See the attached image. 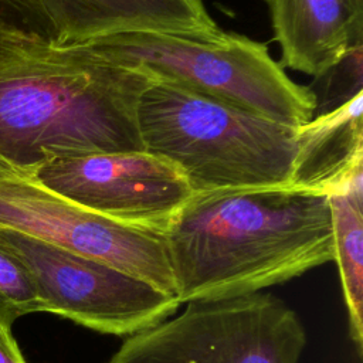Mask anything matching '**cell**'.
<instances>
[{"instance_id": "obj_1", "label": "cell", "mask_w": 363, "mask_h": 363, "mask_svg": "<svg viewBox=\"0 0 363 363\" xmlns=\"http://www.w3.org/2000/svg\"><path fill=\"white\" fill-rule=\"evenodd\" d=\"M156 79L89 44L61 45L0 21V156L40 167L65 156L145 150L138 105Z\"/></svg>"}, {"instance_id": "obj_2", "label": "cell", "mask_w": 363, "mask_h": 363, "mask_svg": "<svg viewBox=\"0 0 363 363\" xmlns=\"http://www.w3.org/2000/svg\"><path fill=\"white\" fill-rule=\"evenodd\" d=\"M163 235L180 303L261 292L335 257L328 194L292 186L193 193Z\"/></svg>"}, {"instance_id": "obj_3", "label": "cell", "mask_w": 363, "mask_h": 363, "mask_svg": "<svg viewBox=\"0 0 363 363\" xmlns=\"http://www.w3.org/2000/svg\"><path fill=\"white\" fill-rule=\"evenodd\" d=\"M138 128L145 150L173 162L194 193L291 186L298 128L164 78L142 94Z\"/></svg>"}, {"instance_id": "obj_4", "label": "cell", "mask_w": 363, "mask_h": 363, "mask_svg": "<svg viewBox=\"0 0 363 363\" xmlns=\"http://www.w3.org/2000/svg\"><path fill=\"white\" fill-rule=\"evenodd\" d=\"M126 64L142 65L200 94L299 128L318 108L315 92L294 82L267 44L235 33L196 40L162 33H125L89 43Z\"/></svg>"}, {"instance_id": "obj_5", "label": "cell", "mask_w": 363, "mask_h": 363, "mask_svg": "<svg viewBox=\"0 0 363 363\" xmlns=\"http://www.w3.org/2000/svg\"><path fill=\"white\" fill-rule=\"evenodd\" d=\"M306 330L264 292L186 302L180 315L130 335L108 363H298Z\"/></svg>"}, {"instance_id": "obj_6", "label": "cell", "mask_w": 363, "mask_h": 363, "mask_svg": "<svg viewBox=\"0 0 363 363\" xmlns=\"http://www.w3.org/2000/svg\"><path fill=\"white\" fill-rule=\"evenodd\" d=\"M0 250L27 272L43 312L88 329L130 336L170 318L176 295L105 261L0 227Z\"/></svg>"}, {"instance_id": "obj_7", "label": "cell", "mask_w": 363, "mask_h": 363, "mask_svg": "<svg viewBox=\"0 0 363 363\" xmlns=\"http://www.w3.org/2000/svg\"><path fill=\"white\" fill-rule=\"evenodd\" d=\"M37 169L0 156V227L105 261L176 295L162 233L119 224L57 194Z\"/></svg>"}, {"instance_id": "obj_8", "label": "cell", "mask_w": 363, "mask_h": 363, "mask_svg": "<svg viewBox=\"0 0 363 363\" xmlns=\"http://www.w3.org/2000/svg\"><path fill=\"white\" fill-rule=\"evenodd\" d=\"M37 176L102 217L162 234L194 193L173 162L146 150L58 157L41 164Z\"/></svg>"}, {"instance_id": "obj_9", "label": "cell", "mask_w": 363, "mask_h": 363, "mask_svg": "<svg viewBox=\"0 0 363 363\" xmlns=\"http://www.w3.org/2000/svg\"><path fill=\"white\" fill-rule=\"evenodd\" d=\"M44 37L77 45L125 34L162 33L196 40L221 37L204 0H31Z\"/></svg>"}, {"instance_id": "obj_10", "label": "cell", "mask_w": 363, "mask_h": 363, "mask_svg": "<svg viewBox=\"0 0 363 363\" xmlns=\"http://www.w3.org/2000/svg\"><path fill=\"white\" fill-rule=\"evenodd\" d=\"M363 91L298 128L291 186L332 194L363 184Z\"/></svg>"}, {"instance_id": "obj_11", "label": "cell", "mask_w": 363, "mask_h": 363, "mask_svg": "<svg viewBox=\"0 0 363 363\" xmlns=\"http://www.w3.org/2000/svg\"><path fill=\"white\" fill-rule=\"evenodd\" d=\"M281 65L323 77L352 45L362 44L357 27L340 0H265Z\"/></svg>"}, {"instance_id": "obj_12", "label": "cell", "mask_w": 363, "mask_h": 363, "mask_svg": "<svg viewBox=\"0 0 363 363\" xmlns=\"http://www.w3.org/2000/svg\"><path fill=\"white\" fill-rule=\"evenodd\" d=\"M333 261L345 294L349 330L357 352L363 347V184L328 194Z\"/></svg>"}, {"instance_id": "obj_13", "label": "cell", "mask_w": 363, "mask_h": 363, "mask_svg": "<svg viewBox=\"0 0 363 363\" xmlns=\"http://www.w3.org/2000/svg\"><path fill=\"white\" fill-rule=\"evenodd\" d=\"M43 312V305L23 267L0 250V323L11 328L21 316Z\"/></svg>"}, {"instance_id": "obj_14", "label": "cell", "mask_w": 363, "mask_h": 363, "mask_svg": "<svg viewBox=\"0 0 363 363\" xmlns=\"http://www.w3.org/2000/svg\"><path fill=\"white\" fill-rule=\"evenodd\" d=\"M0 21L34 31L44 37L31 0H0Z\"/></svg>"}, {"instance_id": "obj_15", "label": "cell", "mask_w": 363, "mask_h": 363, "mask_svg": "<svg viewBox=\"0 0 363 363\" xmlns=\"http://www.w3.org/2000/svg\"><path fill=\"white\" fill-rule=\"evenodd\" d=\"M0 363H27L11 328L0 323Z\"/></svg>"}, {"instance_id": "obj_16", "label": "cell", "mask_w": 363, "mask_h": 363, "mask_svg": "<svg viewBox=\"0 0 363 363\" xmlns=\"http://www.w3.org/2000/svg\"><path fill=\"white\" fill-rule=\"evenodd\" d=\"M349 11L353 23L363 28V0H340Z\"/></svg>"}]
</instances>
